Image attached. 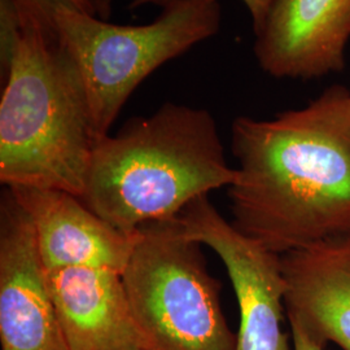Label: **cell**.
I'll use <instances>...</instances> for the list:
<instances>
[{"mask_svg": "<svg viewBox=\"0 0 350 350\" xmlns=\"http://www.w3.org/2000/svg\"><path fill=\"white\" fill-rule=\"evenodd\" d=\"M232 225L278 254L350 234V90L332 85L273 120L235 118Z\"/></svg>", "mask_w": 350, "mask_h": 350, "instance_id": "obj_1", "label": "cell"}, {"mask_svg": "<svg viewBox=\"0 0 350 350\" xmlns=\"http://www.w3.org/2000/svg\"><path fill=\"white\" fill-rule=\"evenodd\" d=\"M215 120L206 109L165 103L99 139L81 198L127 237L178 217L213 189L237 182Z\"/></svg>", "mask_w": 350, "mask_h": 350, "instance_id": "obj_2", "label": "cell"}, {"mask_svg": "<svg viewBox=\"0 0 350 350\" xmlns=\"http://www.w3.org/2000/svg\"><path fill=\"white\" fill-rule=\"evenodd\" d=\"M20 36L0 100V182L82 198L99 137L86 88L57 33L33 23Z\"/></svg>", "mask_w": 350, "mask_h": 350, "instance_id": "obj_3", "label": "cell"}, {"mask_svg": "<svg viewBox=\"0 0 350 350\" xmlns=\"http://www.w3.org/2000/svg\"><path fill=\"white\" fill-rule=\"evenodd\" d=\"M200 245L175 218L139 228L122 280L143 350H237Z\"/></svg>", "mask_w": 350, "mask_h": 350, "instance_id": "obj_4", "label": "cell"}, {"mask_svg": "<svg viewBox=\"0 0 350 350\" xmlns=\"http://www.w3.org/2000/svg\"><path fill=\"white\" fill-rule=\"evenodd\" d=\"M160 7L154 21L139 26L69 10L55 14L57 36L82 75L100 139L148 75L219 31V0H166Z\"/></svg>", "mask_w": 350, "mask_h": 350, "instance_id": "obj_5", "label": "cell"}, {"mask_svg": "<svg viewBox=\"0 0 350 350\" xmlns=\"http://www.w3.org/2000/svg\"><path fill=\"white\" fill-rule=\"evenodd\" d=\"M182 232L222 260L238 299L237 350H289L282 329L286 280L282 256L241 234L217 212L208 196L175 217Z\"/></svg>", "mask_w": 350, "mask_h": 350, "instance_id": "obj_6", "label": "cell"}, {"mask_svg": "<svg viewBox=\"0 0 350 350\" xmlns=\"http://www.w3.org/2000/svg\"><path fill=\"white\" fill-rule=\"evenodd\" d=\"M0 344L1 350H70L33 225L8 189L0 205Z\"/></svg>", "mask_w": 350, "mask_h": 350, "instance_id": "obj_7", "label": "cell"}, {"mask_svg": "<svg viewBox=\"0 0 350 350\" xmlns=\"http://www.w3.org/2000/svg\"><path fill=\"white\" fill-rule=\"evenodd\" d=\"M253 52L266 75L312 81L342 73L350 0H275Z\"/></svg>", "mask_w": 350, "mask_h": 350, "instance_id": "obj_8", "label": "cell"}, {"mask_svg": "<svg viewBox=\"0 0 350 350\" xmlns=\"http://www.w3.org/2000/svg\"><path fill=\"white\" fill-rule=\"evenodd\" d=\"M30 219L44 271L101 267L122 274L135 244L70 192L55 188H7Z\"/></svg>", "mask_w": 350, "mask_h": 350, "instance_id": "obj_9", "label": "cell"}, {"mask_svg": "<svg viewBox=\"0 0 350 350\" xmlns=\"http://www.w3.org/2000/svg\"><path fill=\"white\" fill-rule=\"evenodd\" d=\"M288 321L350 350V234L282 254Z\"/></svg>", "mask_w": 350, "mask_h": 350, "instance_id": "obj_10", "label": "cell"}, {"mask_svg": "<svg viewBox=\"0 0 350 350\" xmlns=\"http://www.w3.org/2000/svg\"><path fill=\"white\" fill-rule=\"evenodd\" d=\"M44 278L70 350H143L121 273L65 267Z\"/></svg>", "mask_w": 350, "mask_h": 350, "instance_id": "obj_11", "label": "cell"}, {"mask_svg": "<svg viewBox=\"0 0 350 350\" xmlns=\"http://www.w3.org/2000/svg\"><path fill=\"white\" fill-rule=\"evenodd\" d=\"M18 16L20 24L33 23L52 33L56 31L55 14L60 10L96 16L88 0H8Z\"/></svg>", "mask_w": 350, "mask_h": 350, "instance_id": "obj_12", "label": "cell"}, {"mask_svg": "<svg viewBox=\"0 0 350 350\" xmlns=\"http://www.w3.org/2000/svg\"><path fill=\"white\" fill-rule=\"evenodd\" d=\"M163 1H166V0H131L130 8L133 10V8H137L139 5H144V4L161 5ZM241 1L244 3V5L247 7V10L250 12L252 24H253V33L256 36L261 31L275 0H241Z\"/></svg>", "mask_w": 350, "mask_h": 350, "instance_id": "obj_13", "label": "cell"}, {"mask_svg": "<svg viewBox=\"0 0 350 350\" xmlns=\"http://www.w3.org/2000/svg\"><path fill=\"white\" fill-rule=\"evenodd\" d=\"M288 322L291 325L295 350H325V345L314 340L297 322L295 321H288Z\"/></svg>", "mask_w": 350, "mask_h": 350, "instance_id": "obj_14", "label": "cell"}, {"mask_svg": "<svg viewBox=\"0 0 350 350\" xmlns=\"http://www.w3.org/2000/svg\"><path fill=\"white\" fill-rule=\"evenodd\" d=\"M92 7L96 17L101 20H108L112 14L113 1L114 0H88Z\"/></svg>", "mask_w": 350, "mask_h": 350, "instance_id": "obj_15", "label": "cell"}]
</instances>
